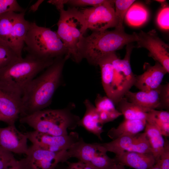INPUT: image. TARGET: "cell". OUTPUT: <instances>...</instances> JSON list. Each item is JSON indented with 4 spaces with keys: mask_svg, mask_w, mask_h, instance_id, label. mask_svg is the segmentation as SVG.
I'll use <instances>...</instances> for the list:
<instances>
[{
    "mask_svg": "<svg viewBox=\"0 0 169 169\" xmlns=\"http://www.w3.org/2000/svg\"><path fill=\"white\" fill-rule=\"evenodd\" d=\"M68 59L65 56L55 59L51 65L24 87L20 117L44 110L51 104L55 92L61 84L63 68Z\"/></svg>",
    "mask_w": 169,
    "mask_h": 169,
    "instance_id": "1",
    "label": "cell"
},
{
    "mask_svg": "<svg viewBox=\"0 0 169 169\" xmlns=\"http://www.w3.org/2000/svg\"><path fill=\"white\" fill-rule=\"evenodd\" d=\"M133 47L127 45L125 54L119 59L115 52L102 58L97 65L101 71L102 84L106 96L116 105L134 85L136 75L130 64V57Z\"/></svg>",
    "mask_w": 169,
    "mask_h": 169,
    "instance_id": "2",
    "label": "cell"
},
{
    "mask_svg": "<svg viewBox=\"0 0 169 169\" xmlns=\"http://www.w3.org/2000/svg\"><path fill=\"white\" fill-rule=\"evenodd\" d=\"M74 105L70 104L60 109H44L20 117L21 123L26 124L34 131L54 136L68 134V130L79 126L80 118L72 111Z\"/></svg>",
    "mask_w": 169,
    "mask_h": 169,
    "instance_id": "3",
    "label": "cell"
},
{
    "mask_svg": "<svg viewBox=\"0 0 169 169\" xmlns=\"http://www.w3.org/2000/svg\"><path fill=\"white\" fill-rule=\"evenodd\" d=\"M137 40V33L128 34L124 29L93 32L84 38L81 50V56L90 64L97 66L102 58Z\"/></svg>",
    "mask_w": 169,
    "mask_h": 169,
    "instance_id": "4",
    "label": "cell"
},
{
    "mask_svg": "<svg viewBox=\"0 0 169 169\" xmlns=\"http://www.w3.org/2000/svg\"><path fill=\"white\" fill-rule=\"evenodd\" d=\"M59 18L56 32L67 51L66 56L77 63L82 58L81 53L84 35L88 29L81 11L75 7L65 10L59 8Z\"/></svg>",
    "mask_w": 169,
    "mask_h": 169,
    "instance_id": "5",
    "label": "cell"
},
{
    "mask_svg": "<svg viewBox=\"0 0 169 169\" xmlns=\"http://www.w3.org/2000/svg\"><path fill=\"white\" fill-rule=\"evenodd\" d=\"M25 50L38 58L53 59L66 56L67 51L56 32L30 22L24 39Z\"/></svg>",
    "mask_w": 169,
    "mask_h": 169,
    "instance_id": "6",
    "label": "cell"
},
{
    "mask_svg": "<svg viewBox=\"0 0 169 169\" xmlns=\"http://www.w3.org/2000/svg\"><path fill=\"white\" fill-rule=\"evenodd\" d=\"M54 59L38 58L28 54L0 69V80L22 91L40 72L51 65Z\"/></svg>",
    "mask_w": 169,
    "mask_h": 169,
    "instance_id": "7",
    "label": "cell"
},
{
    "mask_svg": "<svg viewBox=\"0 0 169 169\" xmlns=\"http://www.w3.org/2000/svg\"><path fill=\"white\" fill-rule=\"evenodd\" d=\"M26 155L19 160L23 169H55L70 158L68 151L53 152L33 145L28 147Z\"/></svg>",
    "mask_w": 169,
    "mask_h": 169,
    "instance_id": "8",
    "label": "cell"
},
{
    "mask_svg": "<svg viewBox=\"0 0 169 169\" xmlns=\"http://www.w3.org/2000/svg\"><path fill=\"white\" fill-rule=\"evenodd\" d=\"M114 6V0H110L107 3L81 11L87 28L93 32H101L115 28L117 21Z\"/></svg>",
    "mask_w": 169,
    "mask_h": 169,
    "instance_id": "9",
    "label": "cell"
},
{
    "mask_svg": "<svg viewBox=\"0 0 169 169\" xmlns=\"http://www.w3.org/2000/svg\"><path fill=\"white\" fill-rule=\"evenodd\" d=\"M32 145L53 152L68 151L80 138L78 133L72 131L63 136H54L33 131L25 133Z\"/></svg>",
    "mask_w": 169,
    "mask_h": 169,
    "instance_id": "10",
    "label": "cell"
},
{
    "mask_svg": "<svg viewBox=\"0 0 169 169\" xmlns=\"http://www.w3.org/2000/svg\"><path fill=\"white\" fill-rule=\"evenodd\" d=\"M138 48H144L149 52L150 56L161 64L169 72V46L152 30L146 32L141 31L137 33Z\"/></svg>",
    "mask_w": 169,
    "mask_h": 169,
    "instance_id": "11",
    "label": "cell"
},
{
    "mask_svg": "<svg viewBox=\"0 0 169 169\" xmlns=\"http://www.w3.org/2000/svg\"><path fill=\"white\" fill-rule=\"evenodd\" d=\"M22 95L20 90L0 80V111L11 124L19 117Z\"/></svg>",
    "mask_w": 169,
    "mask_h": 169,
    "instance_id": "12",
    "label": "cell"
},
{
    "mask_svg": "<svg viewBox=\"0 0 169 169\" xmlns=\"http://www.w3.org/2000/svg\"><path fill=\"white\" fill-rule=\"evenodd\" d=\"M25 133L19 131L15 124L0 127V146L11 152L26 154L28 147Z\"/></svg>",
    "mask_w": 169,
    "mask_h": 169,
    "instance_id": "13",
    "label": "cell"
},
{
    "mask_svg": "<svg viewBox=\"0 0 169 169\" xmlns=\"http://www.w3.org/2000/svg\"><path fill=\"white\" fill-rule=\"evenodd\" d=\"M143 73L136 75L134 85L140 90L148 91L156 89L161 84L164 75L167 73V71L156 61L153 66L145 63Z\"/></svg>",
    "mask_w": 169,
    "mask_h": 169,
    "instance_id": "14",
    "label": "cell"
},
{
    "mask_svg": "<svg viewBox=\"0 0 169 169\" xmlns=\"http://www.w3.org/2000/svg\"><path fill=\"white\" fill-rule=\"evenodd\" d=\"M71 158H75L78 161L90 164L98 155L107 152L101 143H88L82 137L68 150Z\"/></svg>",
    "mask_w": 169,
    "mask_h": 169,
    "instance_id": "15",
    "label": "cell"
},
{
    "mask_svg": "<svg viewBox=\"0 0 169 169\" xmlns=\"http://www.w3.org/2000/svg\"><path fill=\"white\" fill-rule=\"evenodd\" d=\"M114 158L117 163L135 169H147L156 163L152 153L125 151L115 155Z\"/></svg>",
    "mask_w": 169,
    "mask_h": 169,
    "instance_id": "16",
    "label": "cell"
},
{
    "mask_svg": "<svg viewBox=\"0 0 169 169\" xmlns=\"http://www.w3.org/2000/svg\"><path fill=\"white\" fill-rule=\"evenodd\" d=\"M84 104L86 110L83 117L80 119L79 126L96 136L100 140L104 131L103 125L100 122L99 114L95 106L88 99L85 100Z\"/></svg>",
    "mask_w": 169,
    "mask_h": 169,
    "instance_id": "17",
    "label": "cell"
},
{
    "mask_svg": "<svg viewBox=\"0 0 169 169\" xmlns=\"http://www.w3.org/2000/svg\"><path fill=\"white\" fill-rule=\"evenodd\" d=\"M124 97L129 101L149 110L158 109L159 106L158 88L150 90H140L136 92L130 90L125 94Z\"/></svg>",
    "mask_w": 169,
    "mask_h": 169,
    "instance_id": "18",
    "label": "cell"
},
{
    "mask_svg": "<svg viewBox=\"0 0 169 169\" xmlns=\"http://www.w3.org/2000/svg\"><path fill=\"white\" fill-rule=\"evenodd\" d=\"M94 105L99 114L100 123L102 125L113 121L122 115L113 101L107 96L98 94Z\"/></svg>",
    "mask_w": 169,
    "mask_h": 169,
    "instance_id": "19",
    "label": "cell"
},
{
    "mask_svg": "<svg viewBox=\"0 0 169 169\" xmlns=\"http://www.w3.org/2000/svg\"><path fill=\"white\" fill-rule=\"evenodd\" d=\"M146 123L145 120L124 119L117 127L110 129L107 135L112 140L123 136L135 135L143 130Z\"/></svg>",
    "mask_w": 169,
    "mask_h": 169,
    "instance_id": "20",
    "label": "cell"
},
{
    "mask_svg": "<svg viewBox=\"0 0 169 169\" xmlns=\"http://www.w3.org/2000/svg\"><path fill=\"white\" fill-rule=\"evenodd\" d=\"M116 105L117 109L126 120H146L147 113L151 110L131 102L124 97L120 100Z\"/></svg>",
    "mask_w": 169,
    "mask_h": 169,
    "instance_id": "21",
    "label": "cell"
},
{
    "mask_svg": "<svg viewBox=\"0 0 169 169\" xmlns=\"http://www.w3.org/2000/svg\"><path fill=\"white\" fill-rule=\"evenodd\" d=\"M145 129L144 132L156 162L163 151L164 139L160 131L152 125L146 122Z\"/></svg>",
    "mask_w": 169,
    "mask_h": 169,
    "instance_id": "22",
    "label": "cell"
},
{
    "mask_svg": "<svg viewBox=\"0 0 169 169\" xmlns=\"http://www.w3.org/2000/svg\"><path fill=\"white\" fill-rule=\"evenodd\" d=\"M146 122L156 128L163 136H169V112L167 110L152 109L148 112Z\"/></svg>",
    "mask_w": 169,
    "mask_h": 169,
    "instance_id": "23",
    "label": "cell"
},
{
    "mask_svg": "<svg viewBox=\"0 0 169 169\" xmlns=\"http://www.w3.org/2000/svg\"><path fill=\"white\" fill-rule=\"evenodd\" d=\"M139 134L135 135L120 136L110 142L101 144L107 152H112L115 155H117L123 151H129L137 141Z\"/></svg>",
    "mask_w": 169,
    "mask_h": 169,
    "instance_id": "24",
    "label": "cell"
},
{
    "mask_svg": "<svg viewBox=\"0 0 169 169\" xmlns=\"http://www.w3.org/2000/svg\"><path fill=\"white\" fill-rule=\"evenodd\" d=\"M149 15L147 9L144 5L141 3H134L128 10L125 18L129 25L138 27L147 21Z\"/></svg>",
    "mask_w": 169,
    "mask_h": 169,
    "instance_id": "25",
    "label": "cell"
},
{
    "mask_svg": "<svg viewBox=\"0 0 169 169\" xmlns=\"http://www.w3.org/2000/svg\"><path fill=\"white\" fill-rule=\"evenodd\" d=\"M135 0H114L115 14L117 21V25L115 28L124 29L123 23L126 13L130 6Z\"/></svg>",
    "mask_w": 169,
    "mask_h": 169,
    "instance_id": "26",
    "label": "cell"
},
{
    "mask_svg": "<svg viewBox=\"0 0 169 169\" xmlns=\"http://www.w3.org/2000/svg\"><path fill=\"white\" fill-rule=\"evenodd\" d=\"M19 58L13 50L0 39V69Z\"/></svg>",
    "mask_w": 169,
    "mask_h": 169,
    "instance_id": "27",
    "label": "cell"
},
{
    "mask_svg": "<svg viewBox=\"0 0 169 169\" xmlns=\"http://www.w3.org/2000/svg\"><path fill=\"white\" fill-rule=\"evenodd\" d=\"M129 151L152 154L148 139L145 132L139 134L137 141Z\"/></svg>",
    "mask_w": 169,
    "mask_h": 169,
    "instance_id": "28",
    "label": "cell"
},
{
    "mask_svg": "<svg viewBox=\"0 0 169 169\" xmlns=\"http://www.w3.org/2000/svg\"><path fill=\"white\" fill-rule=\"evenodd\" d=\"M25 11L16 0H0V16L10 12L20 13Z\"/></svg>",
    "mask_w": 169,
    "mask_h": 169,
    "instance_id": "29",
    "label": "cell"
},
{
    "mask_svg": "<svg viewBox=\"0 0 169 169\" xmlns=\"http://www.w3.org/2000/svg\"><path fill=\"white\" fill-rule=\"evenodd\" d=\"M159 92V105L158 109L169 108V83L161 84L158 88Z\"/></svg>",
    "mask_w": 169,
    "mask_h": 169,
    "instance_id": "30",
    "label": "cell"
},
{
    "mask_svg": "<svg viewBox=\"0 0 169 169\" xmlns=\"http://www.w3.org/2000/svg\"><path fill=\"white\" fill-rule=\"evenodd\" d=\"M18 161L12 152L0 146V169H4L13 166Z\"/></svg>",
    "mask_w": 169,
    "mask_h": 169,
    "instance_id": "31",
    "label": "cell"
},
{
    "mask_svg": "<svg viewBox=\"0 0 169 169\" xmlns=\"http://www.w3.org/2000/svg\"><path fill=\"white\" fill-rule=\"evenodd\" d=\"M169 8L166 5L162 7L159 12L156 19L158 26L161 29L168 30L169 28Z\"/></svg>",
    "mask_w": 169,
    "mask_h": 169,
    "instance_id": "32",
    "label": "cell"
},
{
    "mask_svg": "<svg viewBox=\"0 0 169 169\" xmlns=\"http://www.w3.org/2000/svg\"><path fill=\"white\" fill-rule=\"evenodd\" d=\"M155 164L161 169H169V142L167 138L164 140L163 151Z\"/></svg>",
    "mask_w": 169,
    "mask_h": 169,
    "instance_id": "33",
    "label": "cell"
},
{
    "mask_svg": "<svg viewBox=\"0 0 169 169\" xmlns=\"http://www.w3.org/2000/svg\"><path fill=\"white\" fill-rule=\"evenodd\" d=\"M110 0H65V4H68L73 6L95 7L109 2Z\"/></svg>",
    "mask_w": 169,
    "mask_h": 169,
    "instance_id": "34",
    "label": "cell"
},
{
    "mask_svg": "<svg viewBox=\"0 0 169 169\" xmlns=\"http://www.w3.org/2000/svg\"><path fill=\"white\" fill-rule=\"evenodd\" d=\"M68 169H97L91 165L80 161L76 162L67 161Z\"/></svg>",
    "mask_w": 169,
    "mask_h": 169,
    "instance_id": "35",
    "label": "cell"
},
{
    "mask_svg": "<svg viewBox=\"0 0 169 169\" xmlns=\"http://www.w3.org/2000/svg\"><path fill=\"white\" fill-rule=\"evenodd\" d=\"M4 169H23L21 164L19 161L18 160L17 163L15 164L9 166Z\"/></svg>",
    "mask_w": 169,
    "mask_h": 169,
    "instance_id": "36",
    "label": "cell"
},
{
    "mask_svg": "<svg viewBox=\"0 0 169 169\" xmlns=\"http://www.w3.org/2000/svg\"><path fill=\"white\" fill-rule=\"evenodd\" d=\"M43 1V0L38 1L31 7L30 10L33 12L35 11L38 9L39 5Z\"/></svg>",
    "mask_w": 169,
    "mask_h": 169,
    "instance_id": "37",
    "label": "cell"
},
{
    "mask_svg": "<svg viewBox=\"0 0 169 169\" xmlns=\"http://www.w3.org/2000/svg\"><path fill=\"white\" fill-rule=\"evenodd\" d=\"M112 169H125V166L119 163H116L113 166Z\"/></svg>",
    "mask_w": 169,
    "mask_h": 169,
    "instance_id": "38",
    "label": "cell"
},
{
    "mask_svg": "<svg viewBox=\"0 0 169 169\" xmlns=\"http://www.w3.org/2000/svg\"><path fill=\"white\" fill-rule=\"evenodd\" d=\"M0 121L5 122L7 123L8 125L11 124L10 122L6 119L2 115L0 111Z\"/></svg>",
    "mask_w": 169,
    "mask_h": 169,
    "instance_id": "39",
    "label": "cell"
},
{
    "mask_svg": "<svg viewBox=\"0 0 169 169\" xmlns=\"http://www.w3.org/2000/svg\"><path fill=\"white\" fill-rule=\"evenodd\" d=\"M147 169H161L155 164L151 167Z\"/></svg>",
    "mask_w": 169,
    "mask_h": 169,
    "instance_id": "40",
    "label": "cell"
},
{
    "mask_svg": "<svg viewBox=\"0 0 169 169\" xmlns=\"http://www.w3.org/2000/svg\"></svg>",
    "mask_w": 169,
    "mask_h": 169,
    "instance_id": "41",
    "label": "cell"
}]
</instances>
